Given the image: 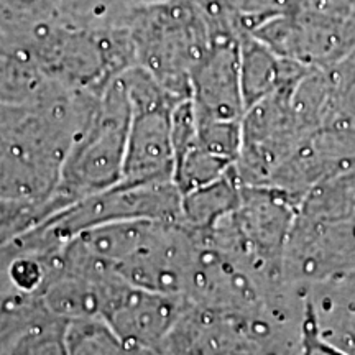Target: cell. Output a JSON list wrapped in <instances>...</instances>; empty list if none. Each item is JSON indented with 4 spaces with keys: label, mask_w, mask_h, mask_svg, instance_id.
<instances>
[{
    "label": "cell",
    "mask_w": 355,
    "mask_h": 355,
    "mask_svg": "<svg viewBox=\"0 0 355 355\" xmlns=\"http://www.w3.org/2000/svg\"><path fill=\"white\" fill-rule=\"evenodd\" d=\"M140 66L176 99H188L191 76L212 48L209 17L196 0L133 6L125 20Z\"/></svg>",
    "instance_id": "6da1fadb"
},
{
    "label": "cell",
    "mask_w": 355,
    "mask_h": 355,
    "mask_svg": "<svg viewBox=\"0 0 355 355\" xmlns=\"http://www.w3.org/2000/svg\"><path fill=\"white\" fill-rule=\"evenodd\" d=\"M130 117L132 105L121 73L97 94L66 155L56 188L46 199L50 217L121 183Z\"/></svg>",
    "instance_id": "7a4b0ae2"
},
{
    "label": "cell",
    "mask_w": 355,
    "mask_h": 355,
    "mask_svg": "<svg viewBox=\"0 0 355 355\" xmlns=\"http://www.w3.org/2000/svg\"><path fill=\"white\" fill-rule=\"evenodd\" d=\"M355 270V212L309 219L296 214L288 237L283 275L308 290Z\"/></svg>",
    "instance_id": "3957f363"
},
{
    "label": "cell",
    "mask_w": 355,
    "mask_h": 355,
    "mask_svg": "<svg viewBox=\"0 0 355 355\" xmlns=\"http://www.w3.org/2000/svg\"><path fill=\"white\" fill-rule=\"evenodd\" d=\"M189 301L133 286L115 278L107 286L101 319L133 350L158 354Z\"/></svg>",
    "instance_id": "277c9868"
},
{
    "label": "cell",
    "mask_w": 355,
    "mask_h": 355,
    "mask_svg": "<svg viewBox=\"0 0 355 355\" xmlns=\"http://www.w3.org/2000/svg\"><path fill=\"white\" fill-rule=\"evenodd\" d=\"M239 38L220 35L191 76V104L198 121L242 122L245 102L239 71Z\"/></svg>",
    "instance_id": "5b68a950"
},
{
    "label": "cell",
    "mask_w": 355,
    "mask_h": 355,
    "mask_svg": "<svg viewBox=\"0 0 355 355\" xmlns=\"http://www.w3.org/2000/svg\"><path fill=\"white\" fill-rule=\"evenodd\" d=\"M308 68L309 66L279 56L254 35L241 33L239 71L245 110L285 84L298 79Z\"/></svg>",
    "instance_id": "8992f818"
},
{
    "label": "cell",
    "mask_w": 355,
    "mask_h": 355,
    "mask_svg": "<svg viewBox=\"0 0 355 355\" xmlns=\"http://www.w3.org/2000/svg\"><path fill=\"white\" fill-rule=\"evenodd\" d=\"M242 184L232 168L214 183L183 194L181 224L191 230H206L241 204Z\"/></svg>",
    "instance_id": "52a82bcc"
},
{
    "label": "cell",
    "mask_w": 355,
    "mask_h": 355,
    "mask_svg": "<svg viewBox=\"0 0 355 355\" xmlns=\"http://www.w3.org/2000/svg\"><path fill=\"white\" fill-rule=\"evenodd\" d=\"M66 329L68 321L46 309L17 337L7 355H69Z\"/></svg>",
    "instance_id": "ba28073f"
},
{
    "label": "cell",
    "mask_w": 355,
    "mask_h": 355,
    "mask_svg": "<svg viewBox=\"0 0 355 355\" xmlns=\"http://www.w3.org/2000/svg\"><path fill=\"white\" fill-rule=\"evenodd\" d=\"M331 79V121L355 128V50L327 68Z\"/></svg>",
    "instance_id": "9c48e42d"
}]
</instances>
